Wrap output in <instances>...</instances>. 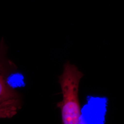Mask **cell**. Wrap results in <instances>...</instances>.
Here are the masks:
<instances>
[{
  "label": "cell",
  "mask_w": 124,
  "mask_h": 124,
  "mask_svg": "<svg viewBox=\"0 0 124 124\" xmlns=\"http://www.w3.org/2000/svg\"><path fill=\"white\" fill-rule=\"evenodd\" d=\"M83 76L82 73L75 65L69 62L64 65L59 80L62 99L57 104L61 112L62 124L83 122L79 99V85Z\"/></svg>",
  "instance_id": "6da1fadb"
},
{
  "label": "cell",
  "mask_w": 124,
  "mask_h": 124,
  "mask_svg": "<svg viewBox=\"0 0 124 124\" xmlns=\"http://www.w3.org/2000/svg\"><path fill=\"white\" fill-rule=\"evenodd\" d=\"M8 46L3 38L0 40V119L11 118L22 107V98L17 91L10 88L5 80Z\"/></svg>",
  "instance_id": "7a4b0ae2"
}]
</instances>
